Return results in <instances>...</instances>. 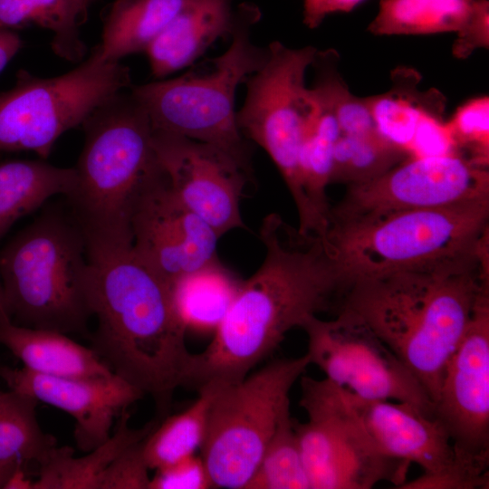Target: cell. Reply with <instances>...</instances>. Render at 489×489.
<instances>
[{
    "mask_svg": "<svg viewBox=\"0 0 489 489\" xmlns=\"http://www.w3.org/2000/svg\"><path fill=\"white\" fill-rule=\"evenodd\" d=\"M265 255L243 282L208 346L194 354L187 388L241 381L312 316L340 307L347 284L322 239L292 230L281 216L259 230Z\"/></svg>",
    "mask_w": 489,
    "mask_h": 489,
    "instance_id": "cell-1",
    "label": "cell"
},
{
    "mask_svg": "<svg viewBox=\"0 0 489 489\" xmlns=\"http://www.w3.org/2000/svg\"><path fill=\"white\" fill-rule=\"evenodd\" d=\"M91 276L87 303L97 320L91 348L117 376L151 397L166 417L178 388H187L194 354L171 286L132 244L88 245Z\"/></svg>",
    "mask_w": 489,
    "mask_h": 489,
    "instance_id": "cell-2",
    "label": "cell"
},
{
    "mask_svg": "<svg viewBox=\"0 0 489 489\" xmlns=\"http://www.w3.org/2000/svg\"><path fill=\"white\" fill-rule=\"evenodd\" d=\"M488 292L485 240L459 257L356 279L340 309L357 314L393 350L435 405L446 367Z\"/></svg>",
    "mask_w": 489,
    "mask_h": 489,
    "instance_id": "cell-3",
    "label": "cell"
},
{
    "mask_svg": "<svg viewBox=\"0 0 489 489\" xmlns=\"http://www.w3.org/2000/svg\"><path fill=\"white\" fill-rule=\"evenodd\" d=\"M126 91L100 105L82 125L84 145L65 197L90 245L132 244L136 206L165 176L149 114Z\"/></svg>",
    "mask_w": 489,
    "mask_h": 489,
    "instance_id": "cell-4",
    "label": "cell"
},
{
    "mask_svg": "<svg viewBox=\"0 0 489 489\" xmlns=\"http://www.w3.org/2000/svg\"><path fill=\"white\" fill-rule=\"evenodd\" d=\"M91 263L85 235L60 208L43 212L0 253V280L12 322L87 333Z\"/></svg>",
    "mask_w": 489,
    "mask_h": 489,
    "instance_id": "cell-5",
    "label": "cell"
},
{
    "mask_svg": "<svg viewBox=\"0 0 489 489\" xmlns=\"http://www.w3.org/2000/svg\"><path fill=\"white\" fill-rule=\"evenodd\" d=\"M261 13L253 4L236 8L231 44L221 55L206 59L179 77L129 88L154 129L209 143L231 155L253 177L252 149L236 123L235 98L239 84L258 71L269 48L251 40Z\"/></svg>",
    "mask_w": 489,
    "mask_h": 489,
    "instance_id": "cell-6",
    "label": "cell"
},
{
    "mask_svg": "<svg viewBox=\"0 0 489 489\" xmlns=\"http://www.w3.org/2000/svg\"><path fill=\"white\" fill-rule=\"evenodd\" d=\"M489 198L331 223L322 238L347 286L360 278L422 267L478 249Z\"/></svg>",
    "mask_w": 489,
    "mask_h": 489,
    "instance_id": "cell-7",
    "label": "cell"
},
{
    "mask_svg": "<svg viewBox=\"0 0 489 489\" xmlns=\"http://www.w3.org/2000/svg\"><path fill=\"white\" fill-rule=\"evenodd\" d=\"M309 365L307 354L277 360L241 381L209 387L213 396L200 448L213 487L244 489L290 404L293 384Z\"/></svg>",
    "mask_w": 489,
    "mask_h": 489,
    "instance_id": "cell-8",
    "label": "cell"
},
{
    "mask_svg": "<svg viewBox=\"0 0 489 489\" xmlns=\"http://www.w3.org/2000/svg\"><path fill=\"white\" fill-rule=\"evenodd\" d=\"M266 62L246 80L247 92L236 112L242 135L261 146L279 169L295 203L301 234L318 232L322 222L304 192L300 150L314 108L305 73L317 48H290L278 41L269 45Z\"/></svg>",
    "mask_w": 489,
    "mask_h": 489,
    "instance_id": "cell-9",
    "label": "cell"
},
{
    "mask_svg": "<svg viewBox=\"0 0 489 489\" xmlns=\"http://www.w3.org/2000/svg\"><path fill=\"white\" fill-rule=\"evenodd\" d=\"M130 87L129 69L102 60L99 45L59 76L41 78L21 70L14 86L0 93V150L32 151L44 159L63 133Z\"/></svg>",
    "mask_w": 489,
    "mask_h": 489,
    "instance_id": "cell-10",
    "label": "cell"
},
{
    "mask_svg": "<svg viewBox=\"0 0 489 489\" xmlns=\"http://www.w3.org/2000/svg\"><path fill=\"white\" fill-rule=\"evenodd\" d=\"M301 389L308 419L293 422L311 489H370L380 482L400 488L407 482L410 464L379 451L340 387L302 376Z\"/></svg>",
    "mask_w": 489,
    "mask_h": 489,
    "instance_id": "cell-11",
    "label": "cell"
},
{
    "mask_svg": "<svg viewBox=\"0 0 489 489\" xmlns=\"http://www.w3.org/2000/svg\"><path fill=\"white\" fill-rule=\"evenodd\" d=\"M307 356L325 378L366 399L409 403L434 417V404L393 350L353 312L332 320L310 317L302 326Z\"/></svg>",
    "mask_w": 489,
    "mask_h": 489,
    "instance_id": "cell-12",
    "label": "cell"
},
{
    "mask_svg": "<svg viewBox=\"0 0 489 489\" xmlns=\"http://www.w3.org/2000/svg\"><path fill=\"white\" fill-rule=\"evenodd\" d=\"M484 198H489L488 168L460 154L408 157L373 180L348 186L330 210V224Z\"/></svg>",
    "mask_w": 489,
    "mask_h": 489,
    "instance_id": "cell-13",
    "label": "cell"
},
{
    "mask_svg": "<svg viewBox=\"0 0 489 489\" xmlns=\"http://www.w3.org/2000/svg\"><path fill=\"white\" fill-rule=\"evenodd\" d=\"M375 446L385 455L421 467L404 489L488 488L489 475L465 465L441 423L409 403L366 399L342 388Z\"/></svg>",
    "mask_w": 489,
    "mask_h": 489,
    "instance_id": "cell-14",
    "label": "cell"
},
{
    "mask_svg": "<svg viewBox=\"0 0 489 489\" xmlns=\"http://www.w3.org/2000/svg\"><path fill=\"white\" fill-rule=\"evenodd\" d=\"M465 465L489 474V292L479 299L450 358L434 405Z\"/></svg>",
    "mask_w": 489,
    "mask_h": 489,
    "instance_id": "cell-15",
    "label": "cell"
},
{
    "mask_svg": "<svg viewBox=\"0 0 489 489\" xmlns=\"http://www.w3.org/2000/svg\"><path fill=\"white\" fill-rule=\"evenodd\" d=\"M153 145L173 193L219 238L245 228L240 200L253 177L231 155L212 144L154 129Z\"/></svg>",
    "mask_w": 489,
    "mask_h": 489,
    "instance_id": "cell-16",
    "label": "cell"
},
{
    "mask_svg": "<svg viewBox=\"0 0 489 489\" xmlns=\"http://www.w3.org/2000/svg\"><path fill=\"white\" fill-rule=\"evenodd\" d=\"M131 233L136 254L170 286L218 259V235L176 197L166 174L139 198Z\"/></svg>",
    "mask_w": 489,
    "mask_h": 489,
    "instance_id": "cell-17",
    "label": "cell"
},
{
    "mask_svg": "<svg viewBox=\"0 0 489 489\" xmlns=\"http://www.w3.org/2000/svg\"><path fill=\"white\" fill-rule=\"evenodd\" d=\"M8 388L57 408L74 419L73 436L79 450L90 452L110 436L114 418L141 399L137 388L112 374L101 378H62L25 368L0 367Z\"/></svg>",
    "mask_w": 489,
    "mask_h": 489,
    "instance_id": "cell-18",
    "label": "cell"
},
{
    "mask_svg": "<svg viewBox=\"0 0 489 489\" xmlns=\"http://www.w3.org/2000/svg\"><path fill=\"white\" fill-rule=\"evenodd\" d=\"M311 89L314 108L306 125L300 150V170L307 198L319 218L328 226L330 210L326 188L331 184L334 146L341 132L335 111V84L340 75L334 61L313 64Z\"/></svg>",
    "mask_w": 489,
    "mask_h": 489,
    "instance_id": "cell-19",
    "label": "cell"
},
{
    "mask_svg": "<svg viewBox=\"0 0 489 489\" xmlns=\"http://www.w3.org/2000/svg\"><path fill=\"white\" fill-rule=\"evenodd\" d=\"M235 14L232 0H188L145 51L152 75L191 66L218 38L231 36Z\"/></svg>",
    "mask_w": 489,
    "mask_h": 489,
    "instance_id": "cell-20",
    "label": "cell"
},
{
    "mask_svg": "<svg viewBox=\"0 0 489 489\" xmlns=\"http://www.w3.org/2000/svg\"><path fill=\"white\" fill-rule=\"evenodd\" d=\"M0 345L33 372L62 378H101L114 374L91 348L57 331L11 321L0 325Z\"/></svg>",
    "mask_w": 489,
    "mask_h": 489,
    "instance_id": "cell-21",
    "label": "cell"
},
{
    "mask_svg": "<svg viewBox=\"0 0 489 489\" xmlns=\"http://www.w3.org/2000/svg\"><path fill=\"white\" fill-rule=\"evenodd\" d=\"M390 80L388 91L366 98L379 134L408 154L420 120L428 113L445 112L446 98L435 88L419 90L421 75L414 68L399 66Z\"/></svg>",
    "mask_w": 489,
    "mask_h": 489,
    "instance_id": "cell-22",
    "label": "cell"
},
{
    "mask_svg": "<svg viewBox=\"0 0 489 489\" xmlns=\"http://www.w3.org/2000/svg\"><path fill=\"white\" fill-rule=\"evenodd\" d=\"M129 413H120L116 430L107 441L82 457H74L71 446H56L40 465L39 476L31 489H95L100 475L131 445L143 440L157 426L156 420L140 428L129 427Z\"/></svg>",
    "mask_w": 489,
    "mask_h": 489,
    "instance_id": "cell-23",
    "label": "cell"
},
{
    "mask_svg": "<svg viewBox=\"0 0 489 489\" xmlns=\"http://www.w3.org/2000/svg\"><path fill=\"white\" fill-rule=\"evenodd\" d=\"M75 182L73 168L43 159L0 163V240L23 216L56 195L67 196Z\"/></svg>",
    "mask_w": 489,
    "mask_h": 489,
    "instance_id": "cell-24",
    "label": "cell"
},
{
    "mask_svg": "<svg viewBox=\"0 0 489 489\" xmlns=\"http://www.w3.org/2000/svg\"><path fill=\"white\" fill-rule=\"evenodd\" d=\"M95 1L0 0V28L14 31L35 25L49 30L53 53L68 62H81L87 47L80 27Z\"/></svg>",
    "mask_w": 489,
    "mask_h": 489,
    "instance_id": "cell-25",
    "label": "cell"
},
{
    "mask_svg": "<svg viewBox=\"0 0 489 489\" xmlns=\"http://www.w3.org/2000/svg\"><path fill=\"white\" fill-rule=\"evenodd\" d=\"M188 0H116L103 23L101 59L120 62L145 52Z\"/></svg>",
    "mask_w": 489,
    "mask_h": 489,
    "instance_id": "cell-26",
    "label": "cell"
},
{
    "mask_svg": "<svg viewBox=\"0 0 489 489\" xmlns=\"http://www.w3.org/2000/svg\"><path fill=\"white\" fill-rule=\"evenodd\" d=\"M479 0H380L368 31L375 35L457 33Z\"/></svg>",
    "mask_w": 489,
    "mask_h": 489,
    "instance_id": "cell-27",
    "label": "cell"
},
{
    "mask_svg": "<svg viewBox=\"0 0 489 489\" xmlns=\"http://www.w3.org/2000/svg\"><path fill=\"white\" fill-rule=\"evenodd\" d=\"M242 283L217 259L177 279L171 291L177 310L187 328L216 329Z\"/></svg>",
    "mask_w": 489,
    "mask_h": 489,
    "instance_id": "cell-28",
    "label": "cell"
},
{
    "mask_svg": "<svg viewBox=\"0 0 489 489\" xmlns=\"http://www.w3.org/2000/svg\"><path fill=\"white\" fill-rule=\"evenodd\" d=\"M38 400L13 390L0 389V461L44 463L57 446L53 436L41 428Z\"/></svg>",
    "mask_w": 489,
    "mask_h": 489,
    "instance_id": "cell-29",
    "label": "cell"
},
{
    "mask_svg": "<svg viewBox=\"0 0 489 489\" xmlns=\"http://www.w3.org/2000/svg\"><path fill=\"white\" fill-rule=\"evenodd\" d=\"M212 396V388H200L197 399L189 408L167 417L146 436L143 454L149 469L173 465L201 447Z\"/></svg>",
    "mask_w": 489,
    "mask_h": 489,
    "instance_id": "cell-30",
    "label": "cell"
},
{
    "mask_svg": "<svg viewBox=\"0 0 489 489\" xmlns=\"http://www.w3.org/2000/svg\"><path fill=\"white\" fill-rule=\"evenodd\" d=\"M408 157L378 130L359 135L340 134L334 146L331 183L350 186L369 182Z\"/></svg>",
    "mask_w": 489,
    "mask_h": 489,
    "instance_id": "cell-31",
    "label": "cell"
},
{
    "mask_svg": "<svg viewBox=\"0 0 489 489\" xmlns=\"http://www.w3.org/2000/svg\"><path fill=\"white\" fill-rule=\"evenodd\" d=\"M288 404L244 489H311Z\"/></svg>",
    "mask_w": 489,
    "mask_h": 489,
    "instance_id": "cell-32",
    "label": "cell"
},
{
    "mask_svg": "<svg viewBox=\"0 0 489 489\" xmlns=\"http://www.w3.org/2000/svg\"><path fill=\"white\" fill-rule=\"evenodd\" d=\"M446 125L459 153L466 149L470 154L468 159L488 168L489 97L484 95L466 101L455 110Z\"/></svg>",
    "mask_w": 489,
    "mask_h": 489,
    "instance_id": "cell-33",
    "label": "cell"
},
{
    "mask_svg": "<svg viewBox=\"0 0 489 489\" xmlns=\"http://www.w3.org/2000/svg\"><path fill=\"white\" fill-rule=\"evenodd\" d=\"M144 439L126 448L109 465L100 475L95 489H149Z\"/></svg>",
    "mask_w": 489,
    "mask_h": 489,
    "instance_id": "cell-34",
    "label": "cell"
},
{
    "mask_svg": "<svg viewBox=\"0 0 489 489\" xmlns=\"http://www.w3.org/2000/svg\"><path fill=\"white\" fill-rule=\"evenodd\" d=\"M334 100L341 134L359 135L377 130L367 98L352 94L341 75L335 85Z\"/></svg>",
    "mask_w": 489,
    "mask_h": 489,
    "instance_id": "cell-35",
    "label": "cell"
},
{
    "mask_svg": "<svg viewBox=\"0 0 489 489\" xmlns=\"http://www.w3.org/2000/svg\"><path fill=\"white\" fill-rule=\"evenodd\" d=\"M213 484L201 456L192 455L156 470L149 489H208Z\"/></svg>",
    "mask_w": 489,
    "mask_h": 489,
    "instance_id": "cell-36",
    "label": "cell"
},
{
    "mask_svg": "<svg viewBox=\"0 0 489 489\" xmlns=\"http://www.w3.org/2000/svg\"><path fill=\"white\" fill-rule=\"evenodd\" d=\"M489 47V2L479 0L467 23L456 33L452 53L457 59L468 58L475 50Z\"/></svg>",
    "mask_w": 489,
    "mask_h": 489,
    "instance_id": "cell-37",
    "label": "cell"
},
{
    "mask_svg": "<svg viewBox=\"0 0 489 489\" xmlns=\"http://www.w3.org/2000/svg\"><path fill=\"white\" fill-rule=\"evenodd\" d=\"M365 0H302L303 24L310 29L317 28L330 14L349 13Z\"/></svg>",
    "mask_w": 489,
    "mask_h": 489,
    "instance_id": "cell-38",
    "label": "cell"
},
{
    "mask_svg": "<svg viewBox=\"0 0 489 489\" xmlns=\"http://www.w3.org/2000/svg\"><path fill=\"white\" fill-rule=\"evenodd\" d=\"M20 36L13 30L0 31V72L22 47Z\"/></svg>",
    "mask_w": 489,
    "mask_h": 489,
    "instance_id": "cell-39",
    "label": "cell"
},
{
    "mask_svg": "<svg viewBox=\"0 0 489 489\" xmlns=\"http://www.w3.org/2000/svg\"><path fill=\"white\" fill-rule=\"evenodd\" d=\"M17 460L0 461V489H5L14 475L23 466Z\"/></svg>",
    "mask_w": 489,
    "mask_h": 489,
    "instance_id": "cell-40",
    "label": "cell"
},
{
    "mask_svg": "<svg viewBox=\"0 0 489 489\" xmlns=\"http://www.w3.org/2000/svg\"><path fill=\"white\" fill-rule=\"evenodd\" d=\"M11 321L12 320L6 307L4 292H3V288L1 284V280H0V325L8 323Z\"/></svg>",
    "mask_w": 489,
    "mask_h": 489,
    "instance_id": "cell-41",
    "label": "cell"
},
{
    "mask_svg": "<svg viewBox=\"0 0 489 489\" xmlns=\"http://www.w3.org/2000/svg\"><path fill=\"white\" fill-rule=\"evenodd\" d=\"M2 28H0V31H1Z\"/></svg>",
    "mask_w": 489,
    "mask_h": 489,
    "instance_id": "cell-42",
    "label": "cell"
}]
</instances>
